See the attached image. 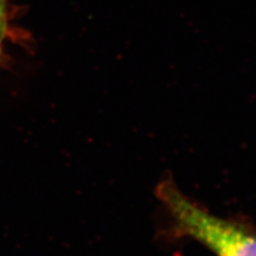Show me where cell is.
<instances>
[{
    "label": "cell",
    "instance_id": "6da1fadb",
    "mask_svg": "<svg viewBox=\"0 0 256 256\" xmlns=\"http://www.w3.org/2000/svg\"><path fill=\"white\" fill-rule=\"evenodd\" d=\"M156 196L180 236L196 240L216 256H256V233L246 226L212 214L171 180L160 184Z\"/></svg>",
    "mask_w": 256,
    "mask_h": 256
},
{
    "label": "cell",
    "instance_id": "7a4b0ae2",
    "mask_svg": "<svg viewBox=\"0 0 256 256\" xmlns=\"http://www.w3.org/2000/svg\"><path fill=\"white\" fill-rule=\"evenodd\" d=\"M6 30V14L4 0H0V46L2 44Z\"/></svg>",
    "mask_w": 256,
    "mask_h": 256
}]
</instances>
